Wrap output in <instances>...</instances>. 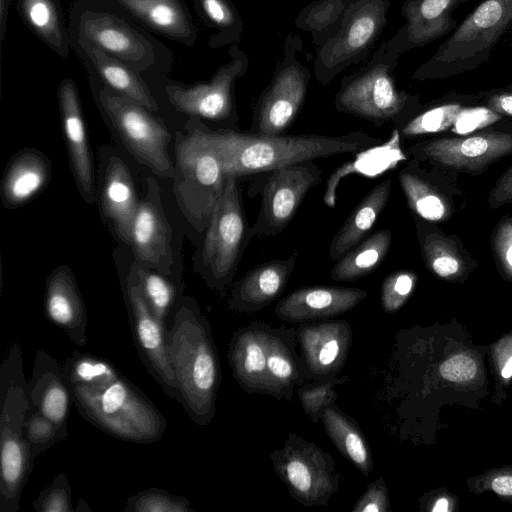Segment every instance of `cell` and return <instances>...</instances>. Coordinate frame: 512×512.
I'll use <instances>...</instances> for the list:
<instances>
[{
    "instance_id": "cell-42",
    "label": "cell",
    "mask_w": 512,
    "mask_h": 512,
    "mask_svg": "<svg viewBox=\"0 0 512 512\" xmlns=\"http://www.w3.org/2000/svg\"><path fill=\"white\" fill-rule=\"evenodd\" d=\"M67 434V427L56 424L38 411L27 410L23 435L33 459L65 439Z\"/></svg>"
},
{
    "instance_id": "cell-53",
    "label": "cell",
    "mask_w": 512,
    "mask_h": 512,
    "mask_svg": "<svg viewBox=\"0 0 512 512\" xmlns=\"http://www.w3.org/2000/svg\"><path fill=\"white\" fill-rule=\"evenodd\" d=\"M10 2H11V0H0V41H1V43L4 41L5 34H6Z\"/></svg>"
},
{
    "instance_id": "cell-14",
    "label": "cell",
    "mask_w": 512,
    "mask_h": 512,
    "mask_svg": "<svg viewBox=\"0 0 512 512\" xmlns=\"http://www.w3.org/2000/svg\"><path fill=\"white\" fill-rule=\"evenodd\" d=\"M275 473L300 504L327 506L340 487V474L333 457L294 433L271 454Z\"/></svg>"
},
{
    "instance_id": "cell-44",
    "label": "cell",
    "mask_w": 512,
    "mask_h": 512,
    "mask_svg": "<svg viewBox=\"0 0 512 512\" xmlns=\"http://www.w3.org/2000/svg\"><path fill=\"white\" fill-rule=\"evenodd\" d=\"M124 512H195L188 499L153 487L127 498Z\"/></svg>"
},
{
    "instance_id": "cell-4",
    "label": "cell",
    "mask_w": 512,
    "mask_h": 512,
    "mask_svg": "<svg viewBox=\"0 0 512 512\" xmlns=\"http://www.w3.org/2000/svg\"><path fill=\"white\" fill-rule=\"evenodd\" d=\"M22 349L14 341L0 367V512H17L34 459L24 439L28 410Z\"/></svg>"
},
{
    "instance_id": "cell-46",
    "label": "cell",
    "mask_w": 512,
    "mask_h": 512,
    "mask_svg": "<svg viewBox=\"0 0 512 512\" xmlns=\"http://www.w3.org/2000/svg\"><path fill=\"white\" fill-rule=\"evenodd\" d=\"M37 512H74L72 506V488L66 473H59L32 502Z\"/></svg>"
},
{
    "instance_id": "cell-47",
    "label": "cell",
    "mask_w": 512,
    "mask_h": 512,
    "mask_svg": "<svg viewBox=\"0 0 512 512\" xmlns=\"http://www.w3.org/2000/svg\"><path fill=\"white\" fill-rule=\"evenodd\" d=\"M470 490L476 493L493 491L498 496L512 502V466L487 471L481 476L470 479Z\"/></svg>"
},
{
    "instance_id": "cell-31",
    "label": "cell",
    "mask_w": 512,
    "mask_h": 512,
    "mask_svg": "<svg viewBox=\"0 0 512 512\" xmlns=\"http://www.w3.org/2000/svg\"><path fill=\"white\" fill-rule=\"evenodd\" d=\"M51 165L48 158L35 150H23L10 161L1 185V198L6 208H17L38 194L49 182Z\"/></svg>"
},
{
    "instance_id": "cell-48",
    "label": "cell",
    "mask_w": 512,
    "mask_h": 512,
    "mask_svg": "<svg viewBox=\"0 0 512 512\" xmlns=\"http://www.w3.org/2000/svg\"><path fill=\"white\" fill-rule=\"evenodd\" d=\"M493 250L505 276L512 280V218L503 219L496 227Z\"/></svg>"
},
{
    "instance_id": "cell-26",
    "label": "cell",
    "mask_w": 512,
    "mask_h": 512,
    "mask_svg": "<svg viewBox=\"0 0 512 512\" xmlns=\"http://www.w3.org/2000/svg\"><path fill=\"white\" fill-rule=\"evenodd\" d=\"M138 24L186 47H193L198 28L184 0H110Z\"/></svg>"
},
{
    "instance_id": "cell-36",
    "label": "cell",
    "mask_w": 512,
    "mask_h": 512,
    "mask_svg": "<svg viewBox=\"0 0 512 512\" xmlns=\"http://www.w3.org/2000/svg\"><path fill=\"white\" fill-rule=\"evenodd\" d=\"M416 232L424 262L434 274L443 279L464 276L468 262L454 239L423 219L416 221Z\"/></svg>"
},
{
    "instance_id": "cell-30",
    "label": "cell",
    "mask_w": 512,
    "mask_h": 512,
    "mask_svg": "<svg viewBox=\"0 0 512 512\" xmlns=\"http://www.w3.org/2000/svg\"><path fill=\"white\" fill-rule=\"evenodd\" d=\"M399 183L410 210L428 222L447 220L452 214V203L444 195L437 177L422 169L413 159L399 172Z\"/></svg>"
},
{
    "instance_id": "cell-1",
    "label": "cell",
    "mask_w": 512,
    "mask_h": 512,
    "mask_svg": "<svg viewBox=\"0 0 512 512\" xmlns=\"http://www.w3.org/2000/svg\"><path fill=\"white\" fill-rule=\"evenodd\" d=\"M204 132L218 153L226 176L237 178L340 154H358L380 143L379 138L362 130L338 136H267L230 129L213 131L204 125Z\"/></svg>"
},
{
    "instance_id": "cell-5",
    "label": "cell",
    "mask_w": 512,
    "mask_h": 512,
    "mask_svg": "<svg viewBox=\"0 0 512 512\" xmlns=\"http://www.w3.org/2000/svg\"><path fill=\"white\" fill-rule=\"evenodd\" d=\"M83 419L118 439L134 443L159 441L166 419L154 403L123 375L99 387L69 389Z\"/></svg>"
},
{
    "instance_id": "cell-21",
    "label": "cell",
    "mask_w": 512,
    "mask_h": 512,
    "mask_svg": "<svg viewBox=\"0 0 512 512\" xmlns=\"http://www.w3.org/2000/svg\"><path fill=\"white\" fill-rule=\"evenodd\" d=\"M469 0H405L401 14L405 23L386 41L400 55L452 32L458 25L452 12Z\"/></svg>"
},
{
    "instance_id": "cell-35",
    "label": "cell",
    "mask_w": 512,
    "mask_h": 512,
    "mask_svg": "<svg viewBox=\"0 0 512 512\" xmlns=\"http://www.w3.org/2000/svg\"><path fill=\"white\" fill-rule=\"evenodd\" d=\"M477 100V95L453 94L439 99L427 107H421L407 120L395 126L399 136L410 139L418 136L453 131L466 108Z\"/></svg>"
},
{
    "instance_id": "cell-2",
    "label": "cell",
    "mask_w": 512,
    "mask_h": 512,
    "mask_svg": "<svg viewBox=\"0 0 512 512\" xmlns=\"http://www.w3.org/2000/svg\"><path fill=\"white\" fill-rule=\"evenodd\" d=\"M168 353L183 409L195 425L207 426L216 412L221 369L210 323L190 296L171 319Z\"/></svg>"
},
{
    "instance_id": "cell-54",
    "label": "cell",
    "mask_w": 512,
    "mask_h": 512,
    "mask_svg": "<svg viewBox=\"0 0 512 512\" xmlns=\"http://www.w3.org/2000/svg\"><path fill=\"white\" fill-rule=\"evenodd\" d=\"M450 499L442 496L438 497L435 502L433 503V506L429 507L428 509L432 512H448L453 510V507L451 506Z\"/></svg>"
},
{
    "instance_id": "cell-22",
    "label": "cell",
    "mask_w": 512,
    "mask_h": 512,
    "mask_svg": "<svg viewBox=\"0 0 512 512\" xmlns=\"http://www.w3.org/2000/svg\"><path fill=\"white\" fill-rule=\"evenodd\" d=\"M58 105L70 167L78 190L88 204L96 199L95 178L89 142L77 85L64 78L57 89Z\"/></svg>"
},
{
    "instance_id": "cell-12",
    "label": "cell",
    "mask_w": 512,
    "mask_h": 512,
    "mask_svg": "<svg viewBox=\"0 0 512 512\" xmlns=\"http://www.w3.org/2000/svg\"><path fill=\"white\" fill-rule=\"evenodd\" d=\"M390 0H353L339 32L315 48L313 72L321 85L366 59L388 23Z\"/></svg>"
},
{
    "instance_id": "cell-13",
    "label": "cell",
    "mask_w": 512,
    "mask_h": 512,
    "mask_svg": "<svg viewBox=\"0 0 512 512\" xmlns=\"http://www.w3.org/2000/svg\"><path fill=\"white\" fill-rule=\"evenodd\" d=\"M229 61L221 65L208 81L187 85L173 81L167 74H153L163 87L171 106L191 118L215 122L238 120L235 85L249 66V57L238 44L228 50ZM148 76V75H147Z\"/></svg>"
},
{
    "instance_id": "cell-9",
    "label": "cell",
    "mask_w": 512,
    "mask_h": 512,
    "mask_svg": "<svg viewBox=\"0 0 512 512\" xmlns=\"http://www.w3.org/2000/svg\"><path fill=\"white\" fill-rule=\"evenodd\" d=\"M250 240L238 178L227 176L223 193L195 253L194 270L210 289L223 295L233 282Z\"/></svg>"
},
{
    "instance_id": "cell-8",
    "label": "cell",
    "mask_w": 512,
    "mask_h": 512,
    "mask_svg": "<svg viewBox=\"0 0 512 512\" xmlns=\"http://www.w3.org/2000/svg\"><path fill=\"white\" fill-rule=\"evenodd\" d=\"M175 153V198L190 225L204 233L223 193L227 176L199 119L191 118L185 132L177 133Z\"/></svg>"
},
{
    "instance_id": "cell-37",
    "label": "cell",
    "mask_w": 512,
    "mask_h": 512,
    "mask_svg": "<svg viewBox=\"0 0 512 512\" xmlns=\"http://www.w3.org/2000/svg\"><path fill=\"white\" fill-rule=\"evenodd\" d=\"M392 233L381 229L358 243L331 269V279L337 282L354 281L376 270L389 253Z\"/></svg>"
},
{
    "instance_id": "cell-7",
    "label": "cell",
    "mask_w": 512,
    "mask_h": 512,
    "mask_svg": "<svg viewBox=\"0 0 512 512\" xmlns=\"http://www.w3.org/2000/svg\"><path fill=\"white\" fill-rule=\"evenodd\" d=\"M511 27L512 0H482L415 70L412 79H444L477 69L490 59Z\"/></svg>"
},
{
    "instance_id": "cell-34",
    "label": "cell",
    "mask_w": 512,
    "mask_h": 512,
    "mask_svg": "<svg viewBox=\"0 0 512 512\" xmlns=\"http://www.w3.org/2000/svg\"><path fill=\"white\" fill-rule=\"evenodd\" d=\"M320 421L339 453L364 476H368L373 470V457L358 423L341 411L335 403L324 410Z\"/></svg>"
},
{
    "instance_id": "cell-32",
    "label": "cell",
    "mask_w": 512,
    "mask_h": 512,
    "mask_svg": "<svg viewBox=\"0 0 512 512\" xmlns=\"http://www.w3.org/2000/svg\"><path fill=\"white\" fill-rule=\"evenodd\" d=\"M391 190V179H383L355 206L331 240L328 251L331 260L336 262L362 241L384 210Z\"/></svg>"
},
{
    "instance_id": "cell-45",
    "label": "cell",
    "mask_w": 512,
    "mask_h": 512,
    "mask_svg": "<svg viewBox=\"0 0 512 512\" xmlns=\"http://www.w3.org/2000/svg\"><path fill=\"white\" fill-rule=\"evenodd\" d=\"M417 275L410 270H398L389 274L381 285V306L386 313L400 309L412 294Z\"/></svg>"
},
{
    "instance_id": "cell-52",
    "label": "cell",
    "mask_w": 512,
    "mask_h": 512,
    "mask_svg": "<svg viewBox=\"0 0 512 512\" xmlns=\"http://www.w3.org/2000/svg\"><path fill=\"white\" fill-rule=\"evenodd\" d=\"M512 202V165L500 176L488 196L490 208Z\"/></svg>"
},
{
    "instance_id": "cell-18",
    "label": "cell",
    "mask_w": 512,
    "mask_h": 512,
    "mask_svg": "<svg viewBox=\"0 0 512 512\" xmlns=\"http://www.w3.org/2000/svg\"><path fill=\"white\" fill-rule=\"evenodd\" d=\"M130 246L138 264L174 277L172 229L162 207L160 188L152 178L147 179L146 195L134 217Z\"/></svg>"
},
{
    "instance_id": "cell-55",
    "label": "cell",
    "mask_w": 512,
    "mask_h": 512,
    "mask_svg": "<svg viewBox=\"0 0 512 512\" xmlns=\"http://www.w3.org/2000/svg\"><path fill=\"white\" fill-rule=\"evenodd\" d=\"M82 511H91L88 503L83 498L80 499V501L77 504V507L74 508V512H82Z\"/></svg>"
},
{
    "instance_id": "cell-24",
    "label": "cell",
    "mask_w": 512,
    "mask_h": 512,
    "mask_svg": "<svg viewBox=\"0 0 512 512\" xmlns=\"http://www.w3.org/2000/svg\"><path fill=\"white\" fill-rule=\"evenodd\" d=\"M70 36L72 50L83 63L88 76L152 112L159 111L157 99L143 75L88 41Z\"/></svg>"
},
{
    "instance_id": "cell-33",
    "label": "cell",
    "mask_w": 512,
    "mask_h": 512,
    "mask_svg": "<svg viewBox=\"0 0 512 512\" xmlns=\"http://www.w3.org/2000/svg\"><path fill=\"white\" fill-rule=\"evenodd\" d=\"M16 10L38 39L61 58H68L72 49L70 29L59 0H17Z\"/></svg>"
},
{
    "instance_id": "cell-17",
    "label": "cell",
    "mask_w": 512,
    "mask_h": 512,
    "mask_svg": "<svg viewBox=\"0 0 512 512\" xmlns=\"http://www.w3.org/2000/svg\"><path fill=\"white\" fill-rule=\"evenodd\" d=\"M413 158L439 169L482 173L488 166L512 153V130H488L466 137H441L416 142L409 147Z\"/></svg>"
},
{
    "instance_id": "cell-39",
    "label": "cell",
    "mask_w": 512,
    "mask_h": 512,
    "mask_svg": "<svg viewBox=\"0 0 512 512\" xmlns=\"http://www.w3.org/2000/svg\"><path fill=\"white\" fill-rule=\"evenodd\" d=\"M131 267L155 316L168 328L184 298L183 285L177 278L164 276L136 261Z\"/></svg>"
},
{
    "instance_id": "cell-40",
    "label": "cell",
    "mask_w": 512,
    "mask_h": 512,
    "mask_svg": "<svg viewBox=\"0 0 512 512\" xmlns=\"http://www.w3.org/2000/svg\"><path fill=\"white\" fill-rule=\"evenodd\" d=\"M352 2L353 0H314L299 11L294 19L295 27L310 33L312 43L319 47L339 32Z\"/></svg>"
},
{
    "instance_id": "cell-43",
    "label": "cell",
    "mask_w": 512,
    "mask_h": 512,
    "mask_svg": "<svg viewBox=\"0 0 512 512\" xmlns=\"http://www.w3.org/2000/svg\"><path fill=\"white\" fill-rule=\"evenodd\" d=\"M347 377L333 376L321 380L308 381L297 388V394L304 412L314 423L321 419L324 410L335 403V386L345 384Z\"/></svg>"
},
{
    "instance_id": "cell-19",
    "label": "cell",
    "mask_w": 512,
    "mask_h": 512,
    "mask_svg": "<svg viewBox=\"0 0 512 512\" xmlns=\"http://www.w3.org/2000/svg\"><path fill=\"white\" fill-rule=\"evenodd\" d=\"M300 358L308 381L337 376L344 366L353 333L345 320L304 322L296 328Z\"/></svg>"
},
{
    "instance_id": "cell-10",
    "label": "cell",
    "mask_w": 512,
    "mask_h": 512,
    "mask_svg": "<svg viewBox=\"0 0 512 512\" xmlns=\"http://www.w3.org/2000/svg\"><path fill=\"white\" fill-rule=\"evenodd\" d=\"M89 85L102 115L133 157L154 174L174 180L176 166L167 150L171 135L165 125L145 106L111 90L91 76Z\"/></svg>"
},
{
    "instance_id": "cell-28",
    "label": "cell",
    "mask_w": 512,
    "mask_h": 512,
    "mask_svg": "<svg viewBox=\"0 0 512 512\" xmlns=\"http://www.w3.org/2000/svg\"><path fill=\"white\" fill-rule=\"evenodd\" d=\"M100 183L102 213L118 238L130 245L132 225L140 201L126 163L117 156L109 157L101 172Z\"/></svg>"
},
{
    "instance_id": "cell-27",
    "label": "cell",
    "mask_w": 512,
    "mask_h": 512,
    "mask_svg": "<svg viewBox=\"0 0 512 512\" xmlns=\"http://www.w3.org/2000/svg\"><path fill=\"white\" fill-rule=\"evenodd\" d=\"M44 310L47 319L61 328L75 345L84 346L87 343V311L68 266H59L48 276Z\"/></svg>"
},
{
    "instance_id": "cell-41",
    "label": "cell",
    "mask_w": 512,
    "mask_h": 512,
    "mask_svg": "<svg viewBox=\"0 0 512 512\" xmlns=\"http://www.w3.org/2000/svg\"><path fill=\"white\" fill-rule=\"evenodd\" d=\"M64 380L69 389L99 387L122 374L109 360L89 353L74 351L61 364Z\"/></svg>"
},
{
    "instance_id": "cell-11",
    "label": "cell",
    "mask_w": 512,
    "mask_h": 512,
    "mask_svg": "<svg viewBox=\"0 0 512 512\" xmlns=\"http://www.w3.org/2000/svg\"><path fill=\"white\" fill-rule=\"evenodd\" d=\"M300 37L288 33L283 53L271 80L255 104L250 132L259 135H283L298 116L306 99L311 70L300 59Z\"/></svg>"
},
{
    "instance_id": "cell-38",
    "label": "cell",
    "mask_w": 512,
    "mask_h": 512,
    "mask_svg": "<svg viewBox=\"0 0 512 512\" xmlns=\"http://www.w3.org/2000/svg\"><path fill=\"white\" fill-rule=\"evenodd\" d=\"M201 21L212 30L208 45L212 49L238 44L244 32L242 16L232 0H192Z\"/></svg>"
},
{
    "instance_id": "cell-15",
    "label": "cell",
    "mask_w": 512,
    "mask_h": 512,
    "mask_svg": "<svg viewBox=\"0 0 512 512\" xmlns=\"http://www.w3.org/2000/svg\"><path fill=\"white\" fill-rule=\"evenodd\" d=\"M250 185L249 197L260 193V208L250 227V238L280 234L292 221L307 193L322 181V169L314 161L288 165L263 173Z\"/></svg>"
},
{
    "instance_id": "cell-49",
    "label": "cell",
    "mask_w": 512,
    "mask_h": 512,
    "mask_svg": "<svg viewBox=\"0 0 512 512\" xmlns=\"http://www.w3.org/2000/svg\"><path fill=\"white\" fill-rule=\"evenodd\" d=\"M353 512H389L390 498L387 486L380 477L367 486L366 491L355 503Z\"/></svg>"
},
{
    "instance_id": "cell-23",
    "label": "cell",
    "mask_w": 512,
    "mask_h": 512,
    "mask_svg": "<svg viewBox=\"0 0 512 512\" xmlns=\"http://www.w3.org/2000/svg\"><path fill=\"white\" fill-rule=\"evenodd\" d=\"M366 290L339 286H308L282 298L275 307L278 319L304 323L344 314L362 302Z\"/></svg>"
},
{
    "instance_id": "cell-3",
    "label": "cell",
    "mask_w": 512,
    "mask_h": 512,
    "mask_svg": "<svg viewBox=\"0 0 512 512\" xmlns=\"http://www.w3.org/2000/svg\"><path fill=\"white\" fill-rule=\"evenodd\" d=\"M70 35L88 41L147 76L168 74L174 55L153 33L110 0H76L69 12Z\"/></svg>"
},
{
    "instance_id": "cell-6",
    "label": "cell",
    "mask_w": 512,
    "mask_h": 512,
    "mask_svg": "<svg viewBox=\"0 0 512 512\" xmlns=\"http://www.w3.org/2000/svg\"><path fill=\"white\" fill-rule=\"evenodd\" d=\"M400 56L382 42L365 65L341 79L336 110L376 127L388 122L398 126L415 114L422 107L419 98L400 89L393 74Z\"/></svg>"
},
{
    "instance_id": "cell-20",
    "label": "cell",
    "mask_w": 512,
    "mask_h": 512,
    "mask_svg": "<svg viewBox=\"0 0 512 512\" xmlns=\"http://www.w3.org/2000/svg\"><path fill=\"white\" fill-rule=\"evenodd\" d=\"M279 330L255 321L232 335L227 357L234 379L245 392L266 395L267 365Z\"/></svg>"
},
{
    "instance_id": "cell-51",
    "label": "cell",
    "mask_w": 512,
    "mask_h": 512,
    "mask_svg": "<svg viewBox=\"0 0 512 512\" xmlns=\"http://www.w3.org/2000/svg\"><path fill=\"white\" fill-rule=\"evenodd\" d=\"M492 355L498 378L502 383L509 381L512 377V334L495 343Z\"/></svg>"
},
{
    "instance_id": "cell-29",
    "label": "cell",
    "mask_w": 512,
    "mask_h": 512,
    "mask_svg": "<svg viewBox=\"0 0 512 512\" xmlns=\"http://www.w3.org/2000/svg\"><path fill=\"white\" fill-rule=\"evenodd\" d=\"M27 398L28 409L67 427L71 394L61 364L43 348L34 358L31 378L27 381Z\"/></svg>"
},
{
    "instance_id": "cell-16",
    "label": "cell",
    "mask_w": 512,
    "mask_h": 512,
    "mask_svg": "<svg viewBox=\"0 0 512 512\" xmlns=\"http://www.w3.org/2000/svg\"><path fill=\"white\" fill-rule=\"evenodd\" d=\"M122 290L138 355L147 372L173 400L182 397L168 353V328L155 316L138 284L132 267L122 281Z\"/></svg>"
},
{
    "instance_id": "cell-50",
    "label": "cell",
    "mask_w": 512,
    "mask_h": 512,
    "mask_svg": "<svg viewBox=\"0 0 512 512\" xmlns=\"http://www.w3.org/2000/svg\"><path fill=\"white\" fill-rule=\"evenodd\" d=\"M482 104L503 117L512 118V84L478 94Z\"/></svg>"
},
{
    "instance_id": "cell-25",
    "label": "cell",
    "mask_w": 512,
    "mask_h": 512,
    "mask_svg": "<svg viewBox=\"0 0 512 512\" xmlns=\"http://www.w3.org/2000/svg\"><path fill=\"white\" fill-rule=\"evenodd\" d=\"M297 258L295 251L287 258L273 259L250 269L233 284L227 308L250 314L269 306L286 288Z\"/></svg>"
}]
</instances>
